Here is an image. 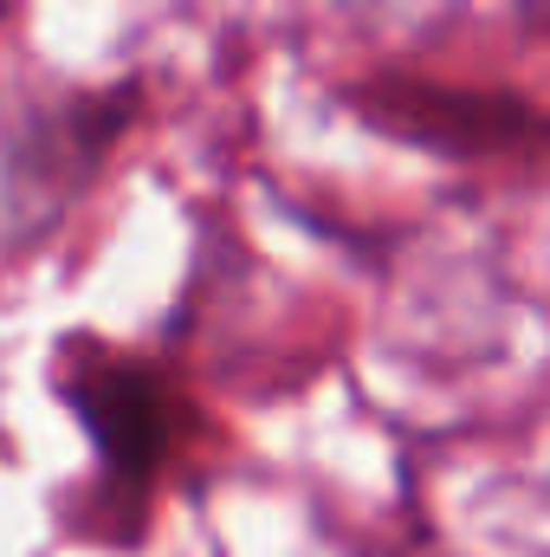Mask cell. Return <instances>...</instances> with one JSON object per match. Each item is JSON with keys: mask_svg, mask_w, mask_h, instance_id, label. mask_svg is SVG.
Returning a JSON list of instances; mask_svg holds the SVG:
<instances>
[{"mask_svg": "<svg viewBox=\"0 0 550 557\" xmlns=\"http://www.w3.org/2000/svg\"><path fill=\"white\" fill-rule=\"evenodd\" d=\"M72 409L91 428L98 441V460L111 467L117 486H142L155 480V467L175 454V428L182 409L168 396V383L142 363H104V370H85L72 383Z\"/></svg>", "mask_w": 550, "mask_h": 557, "instance_id": "cell-2", "label": "cell"}, {"mask_svg": "<svg viewBox=\"0 0 550 557\" xmlns=\"http://www.w3.org/2000/svg\"><path fill=\"white\" fill-rule=\"evenodd\" d=\"M363 117L389 137H409L434 156H525L550 143V117L512 91H466V85H427V78H383L363 98Z\"/></svg>", "mask_w": 550, "mask_h": 557, "instance_id": "cell-1", "label": "cell"}]
</instances>
